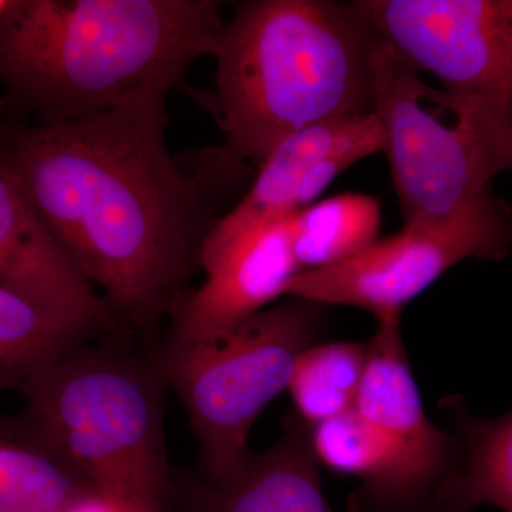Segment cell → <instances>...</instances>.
<instances>
[{
	"mask_svg": "<svg viewBox=\"0 0 512 512\" xmlns=\"http://www.w3.org/2000/svg\"><path fill=\"white\" fill-rule=\"evenodd\" d=\"M13 0H0V30H2L3 23L8 18L10 8H12Z\"/></svg>",
	"mask_w": 512,
	"mask_h": 512,
	"instance_id": "cell-21",
	"label": "cell"
},
{
	"mask_svg": "<svg viewBox=\"0 0 512 512\" xmlns=\"http://www.w3.org/2000/svg\"><path fill=\"white\" fill-rule=\"evenodd\" d=\"M0 286L87 330L124 329L47 231L18 178L0 160Z\"/></svg>",
	"mask_w": 512,
	"mask_h": 512,
	"instance_id": "cell-11",
	"label": "cell"
},
{
	"mask_svg": "<svg viewBox=\"0 0 512 512\" xmlns=\"http://www.w3.org/2000/svg\"><path fill=\"white\" fill-rule=\"evenodd\" d=\"M311 427L298 416L274 446L251 453L247 464L222 483L207 481L192 512H336L320 481Z\"/></svg>",
	"mask_w": 512,
	"mask_h": 512,
	"instance_id": "cell-13",
	"label": "cell"
},
{
	"mask_svg": "<svg viewBox=\"0 0 512 512\" xmlns=\"http://www.w3.org/2000/svg\"><path fill=\"white\" fill-rule=\"evenodd\" d=\"M87 487L12 420L0 419V512H62Z\"/></svg>",
	"mask_w": 512,
	"mask_h": 512,
	"instance_id": "cell-16",
	"label": "cell"
},
{
	"mask_svg": "<svg viewBox=\"0 0 512 512\" xmlns=\"http://www.w3.org/2000/svg\"><path fill=\"white\" fill-rule=\"evenodd\" d=\"M62 512H164L87 487Z\"/></svg>",
	"mask_w": 512,
	"mask_h": 512,
	"instance_id": "cell-20",
	"label": "cell"
},
{
	"mask_svg": "<svg viewBox=\"0 0 512 512\" xmlns=\"http://www.w3.org/2000/svg\"><path fill=\"white\" fill-rule=\"evenodd\" d=\"M90 333L0 286V396Z\"/></svg>",
	"mask_w": 512,
	"mask_h": 512,
	"instance_id": "cell-18",
	"label": "cell"
},
{
	"mask_svg": "<svg viewBox=\"0 0 512 512\" xmlns=\"http://www.w3.org/2000/svg\"><path fill=\"white\" fill-rule=\"evenodd\" d=\"M25 439L94 490L170 510L163 400L146 367L110 349L64 350L20 384Z\"/></svg>",
	"mask_w": 512,
	"mask_h": 512,
	"instance_id": "cell-4",
	"label": "cell"
},
{
	"mask_svg": "<svg viewBox=\"0 0 512 512\" xmlns=\"http://www.w3.org/2000/svg\"><path fill=\"white\" fill-rule=\"evenodd\" d=\"M447 406L460 430L461 460L440 488L434 512H474L483 505L512 512V412L480 420L456 399Z\"/></svg>",
	"mask_w": 512,
	"mask_h": 512,
	"instance_id": "cell-14",
	"label": "cell"
},
{
	"mask_svg": "<svg viewBox=\"0 0 512 512\" xmlns=\"http://www.w3.org/2000/svg\"><path fill=\"white\" fill-rule=\"evenodd\" d=\"M375 107L383 154L392 171L404 227L437 224L493 187L501 174L463 127H447L421 101L440 104L441 92L421 80L420 70L380 36L375 57Z\"/></svg>",
	"mask_w": 512,
	"mask_h": 512,
	"instance_id": "cell-7",
	"label": "cell"
},
{
	"mask_svg": "<svg viewBox=\"0 0 512 512\" xmlns=\"http://www.w3.org/2000/svg\"><path fill=\"white\" fill-rule=\"evenodd\" d=\"M168 94L56 126L0 119V160L124 330L173 313L222 218L210 192L252 171L212 148L205 173L185 174L165 143Z\"/></svg>",
	"mask_w": 512,
	"mask_h": 512,
	"instance_id": "cell-1",
	"label": "cell"
},
{
	"mask_svg": "<svg viewBox=\"0 0 512 512\" xmlns=\"http://www.w3.org/2000/svg\"><path fill=\"white\" fill-rule=\"evenodd\" d=\"M325 313V305L286 296L221 338L168 342L161 377L187 412L207 481H227L247 464L255 421L288 390L296 360L315 345Z\"/></svg>",
	"mask_w": 512,
	"mask_h": 512,
	"instance_id": "cell-5",
	"label": "cell"
},
{
	"mask_svg": "<svg viewBox=\"0 0 512 512\" xmlns=\"http://www.w3.org/2000/svg\"><path fill=\"white\" fill-rule=\"evenodd\" d=\"M292 218L262 225L201 262L205 281L175 305L170 342L221 338L286 296L303 272L293 254Z\"/></svg>",
	"mask_w": 512,
	"mask_h": 512,
	"instance_id": "cell-10",
	"label": "cell"
},
{
	"mask_svg": "<svg viewBox=\"0 0 512 512\" xmlns=\"http://www.w3.org/2000/svg\"><path fill=\"white\" fill-rule=\"evenodd\" d=\"M382 212L376 198L340 194L293 215L292 248L302 271L352 258L377 241Z\"/></svg>",
	"mask_w": 512,
	"mask_h": 512,
	"instance_id": "cell-15",
	"label": "cell"
},
{
	"mask_svg": "<svg viewBox=\"0 0 512 512\" xmlns=\"http://www.w3.org/2000/svg\"><path fill=\"white\" fill-rule=\"evenodd\" d=\"M379 35L443 84L440 107L512 174V0H357Z\"/></svg>",
	"mask_w": 512,
	"mask_h": 512,
	"instance_id": "cell-6",
	"label": "cell"
},
{
	"mask_svg": "<svg viewBox=\"0 0 512 512\" xmlns=\"http://www.w3.org/2000/svg\"><path fill=\"white\" fill-rule=\"evenodd\" d=\"M345 151L383 154L375 114L325 121L286 137L258 167L241 200L221 218L201 249L204 259L220 254L249 232L305 210L306 180L319 164Z\"/></svg>",
	"mask_w": 512,
	"mask_h": 512,
	"instance_id": "cell-12",
	"label": "cell"
},
{
	"mask_svg": "<svg viewBox=\"0 0 512 512\" xmlns=\"http://www.w3.org/2000/svg\"><path fill=\"white\" fill-rule=\"evenodd\" d=\"M511 252L512 208L490 187L447 220L403 227L346 261L302 272L286 296L366 309L376 319L400 316L458 262L500 261Z\"/></svg>",
	"mask_w": 512,
	"mask_h": 512,
	"instance_id": "cell-8",
	"label": "cell"
},
{
	"mask_svg": "<svg viewBox=\"0 0 512 512\" xmlns=\"http://www.w3.org/2000/svg\"><path fill=\"white\" fill-rule=\"evenodd\" d=\"M369 362V342L313 345L293 367L288 392L308 426L355 409Z\"/></svg>",
	"mask_w": 512,
	"mask_h": 512,
	"instance_id": "cell-17",
	"label": "cell"
},
{
	"mask_svg": "<svg viewBox=\"0 0 512 512\" xmlns=\"http://www.w3.org/2000/svg\"><path fill=\"white\" fill-rule=\"evenodd\" d=\"M379 40L357 2L237 3L212 53L214 87L194 97L220 127L222 150L259 167L303 128L373 113Z\"/></svg>",
	"mask_w": 512,
	"mask_h": 512,
	"instance_id": "cell-3",
	"label": "cell"
},
{
	"mask_svg": "<svg viewBox=\"0 0 512 512\" xmlns=\"http://www.w3.org/2000/svg\"><path fill=\"white\" fill-rule=\"evenodd\" d=\"M356 410L382 434L390 461L382 483L349 512H434L461 460V444L431 423L404 350L400 316L376 319Z\"/></svg>",
	"mask_w": 512,
	"mask_h": 512,
	"instance_id": "cell-9",
	"label": "cell"
},
{
	"mask_svg": "<svg viewBox=\"0 0 512 512\" xmlns=\"http://www.w3.org/2000/svg\"><path fill=\"white\" fill-rule=\"evenodd\" d=\"M224 26L215 0H13L0 30V119L56 126L170 93Z\"/></svg>",
	"mask_w": 512,
	"mask_h": 512,
	"instance_id": "cell-2",
	"label": "cell"
},
{
	"mask_svg": "<svg viewBox=\"0 0 512 512\" xmlns=\"http://www.w3.org/2000/svg\"><path fill=\"white\" fill-rule=\"evenodd\" d=\"M309 427L319 463L362 480V485L350 495L349 503L363 500L379 487L389 468V448L380 431L356 407Z\"/></svg>",
	"mask_w": 512,
	"mask_h": 512,
	"instance_id": "cell-19",
	"label": "cell"
}]
</instances>
